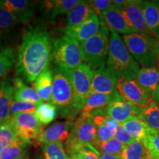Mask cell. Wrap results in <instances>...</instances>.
<instances>
[{
    "label": "cell",
    "mask_w": 159,
    "mask_h": 159,
    "mask_svg": "<svg viewBox=\"0 0 159 159\" xmlns=\"http://www.w3.org/2000/svg\"><path fill=\"white\" fill-rule=\"evenodd\" d=\"M88 2L94 13L99 17L102 16L103 12L113 5L112 1L111 0H92Z\"/></svg>",
    "instance_id": "f35d334b"
},
{
    "label": "cell",
    "mask_w": 159,
    "mask_h": 159,
    "mask_svg": "<svg viewBox=\"0 0 159 159\" xmlns=\"http://www.w3.org/2000/svg\"><path fill=\"white\" fill-rule=\"evenodd\" d=\"M156 50L157 56H158V60L159 61V40H156Z\"/></svg>",
    "instance_id": "ee69618b"
},
{
    "label": "cell",
    "mask_w": 159,
    "mask_h": 159,
    "mask_svg": "<svg viewBox=\"0 0 159 159\" xmlns=\"http://www.w3.org/2000/svg\"><path fill=\"white\" fill-rule=\"evenodd\" d=\"M14 51L11 48H6L0 51V77L11 70L15 64Z\"/></svg>",
    "instance_id": "e575fe53"
},
{
    "label": "cell",
    "mask_w": 159,
    "mask_h": 159,
    "mask_svg": "<svg viewBox=\"0 0 159 159\" xmlns=\"http://www.w3.org/2000/svg\"><path fill=\"white\" fill-rule=\"evenodd\" d=\"M99 19L111 32H114L123 35L135 33V31L131 28L121 9L114 5H112L103 12Z\"/></svg>",
    "instance_id": "4fadbf2b"
},
{
    "label": "cell",
    "mask_w": 159,
    "mask_h": 159,
    "mask_svg": "<svg viewBox=\"0 0 159 159\" xmlns=\"http://www.w3.org/2000/svg\"><path fill=\"white\" fill-rule=\"evenodd\" d=\"M97 142V125L90 116L80 115L74 122L69 138L66 142V150L73 156L87 145L94 146Z\"/></svg>",
    "instance_id": "8992f818"
},
{
    "label": "cell",
    "mask_w": 159,
    "mask_h": 159,
    "mask_svg": "<svg viewBox=\"0 0 159 159\" xmlns=\"http://www.w3.org/2000/svg\"><path fill=\"white\" fill-rule=\"evenodd\" d=\"M0 159H1V158H0Z\"/></svg>",
    "instance_id": "816d5d0a"
},
{
    "label": "cell",
    "mask_w": 159,
    "mask_h": 159,
    "mask_svg": "<svg viewBox=\"0 0 159 159\" xmlns=\"http://www.w3.org/2000/svg\"><path fill=\"white\" fill-rule=\"evenodd\" d=\"M20 22L16 16L0 6V35L13 28Z\"/></svg>",
    "instance_id": "d590c367"
},
{
    "label": "cell",
    "mask_w": 159,
    "mask_h": 159,
    "mask_svg": "<svg viewBox=\"0 0 159 159\" xmlns=\"http://www.w3.org/2000/svg\"><path fill=\"white\" fill-rule=\"evenodd\" d=\"M33 3L27 0H1L0 6L16 16L20 21H28L33 14Z\"/></svg>",
    "instance_id": "603a6c76"
},
{
    "label": "cell",
    "mask_w": 159,
    "mask_h": 159,
    "mask_svg": "<svg viewBox=\"0 0 159 159\" xmlns=\"http://www.w3.org/2000/svg\"><path fill=\"white\" fill-rule=\"evenodd\" d=\"M13 99L16 101H25L39 104L41 100L38 96L34 88L27 86L23 80L17 78L14 82V94Z\"/></svg>",
    "instance_id": "4316f807"
},
{
    "label": "cell",
    "mask_w": 159,
    "mask_h": 159,
    "mask_svg": "<svg viewBox=\"0 0 159 159\" xmlns=\"http://www.w3.org/2000/svg\"><path fill=\"white\" fill-rule=\"evenodd\" d=\"M148 158L149 159H159V156H154V155H151L148 153Z\"/></svg>",
    "instance_id": "f6af8a7d"
},
{
    "label": "cell",
    "mask_w": 159,
    "mask_h": 159,
    "mask_svg": "<svg viewBox=\"0 0 159 159\" xmlns=\"http://www.w3.org/2000/svg\"><path fill=\"white\" fill-rule=\"evenodd\" d=\"M152 98H153L155 102H157L159 105V85L158 88H157L156 92H155V94H153V96H152Z\"/></svg>",
    "instance_id": "7bdbcfd3"
},
{
    "label": "cell",
    "mask_w": 159,
    "mask_h": 159,
    "mask_svg": "<svg viewBox=\"0 0 159 159\" xmlns=\"http://www.w3.org/2000/svg\"><path fill=\"white\" fill-rule=\"evenodd\" d=\"M38 104L25 101H16L13 99L11 106V116L20 113H35Z\"/></svg>",
    "instance_id": "8d00e7d4"
},
{
    "label": "cell",
    "mask_w": 159,
    "mask_h": 159,
    "mask_svg": "<svg viewBox=\"0 0 159 159\" xmlns=\"http://www.w3.org/2000/svg\"><path fill=\"white\" fill-rule=\"evenodd\" d=\"M139 83L148 94L152 97L159 85V71L156 67L141 68L136 77Z\"/></svg>",
    "instance_id": "ffe728a7"
},
{
    "label": "cell",
    "mask_w": 159,
    "mask_h": 159,
    "mask_svg": "<svg viewBox=\"0 0 159 159\" xmlns=\"http://www.w3.org/2000/svg\"><path fill=\"white\" fill-rule=\"evenodd\" d=\"M73 89V110L80 113L86 99L91 93V83L94 71L83 63L73 70H68Z\"/></svg>",
    "instance_id": "52a82bcc"
},
{
    "label": "cell",
    "mask_w": 159,
    "mask_h": 159,
    "mask_svg": "<svg viewBox=\"0 0 159 159\" xmlns=\"http://www.w3.org/2000/svg\"><path fill=\"white\" fill-rule=\"evenodd\" d=\"M97 125V142H103L114 138L119 123L104 114L102 110L98 111L90 116ZM95 143V144H96Z\"/></svg>",
    "instance_id": "e0dca14e"
},
{
    "label": "cell",
    "mask_w": 159,
    "mask_h": 159,
    "mask_svg": "<svg viewBox=\"0 0 159 159\" xmlns=\"http://www.w3.org/2000/svg\"><path fill=\"white\" fill-rule=\"evenodd\" d=\"M142 2L141 0H129L128 2L120 9L135 33L152 37L145 23Z\"/></svg>",
    "instance_id": "8fae6325"
},
{
    "label": "cell",
    "mask_w": 159,
    "mask_h": 159,
    "mask_svg": "<svg viewBox=\"0 0 159 159\" xmlns=\"http://www.w3.org/2000/svg\"><path fill=\"white\" fill-rule=\"evenodd\" d=\"M124 127L130 135L134 140L143 142L149 135L153 132H156L152 130L148 125L142 120L140 117H135L122 123Z\"/></svg>",
    "instance_id": "d4e9b609"
},
{
    "label": "cell",
    "mask_w": 159,
    "mask_h": 159,
    "mask_svg": "<svg viewBox=\"0 0 159 159\" xmlns=\"http://www.w3.org/2000/svg\"><path fill=\"white\" fill-rule=\"evenodd\" d=\"M73 125L74 123L72 121L57 122L52 125L43 130L38 139V143L42 144L66 141L72 129Z\"/></svg>",
    "instance_id": "2e32d148"
},
{
    "label": "cell",
    "mask_w": 159,
    "mask_h": 159,
    "mask_svg": "<svg viewBox=\"0 0 159 159\" xmlns=\"http://www.w3.org/2000/svg\"><path fill=\"white\" fill-rule=\"evenodd\" d=\"M107 67L119 79H136L140 66L135 61L118 33L111 32Z\"/></svg>",
    "instance_id": "7a4b0ae2"
},
{
    "label": "cell",
    "mask_w": 159,
    "mask_h": 159,
    "mask_svg": "<svg viewBox=\"0 0 159 159\" xmlns=\"http://www.w3.org/2000/svg\"><path fill=\"white\" fill-rule=\"evenodd\" d=\"M99 159H120V158H119V156H114V155L99 152Z\"/></svg>",
    "instance_id": "b9f144b4"
},
{
    "label": "cell",
    "mask_w": 159,
    "mask_h": 159,
    "mask_svg": "<svg viewBox=\"0 0 159 159\" xmlns=\"http://www.w3.org/2000/svg\"><path fill=\"white\" fill-rule=\"evenodd\" d=\"M125 146V145L113 138L106 142H97L93 147L99 152H105L119 157L124 150Z\"/></svg>",
    "instance_id": "836d02e7"
},
{
    "label": "cell",
    "mask_w": 159,
    "mask_h": 159,
    "mask_svg": "<svg viewBox=\"0 0 159 159\" xmlns=\"http://www.w3.org/2000/svg\"><path fill=\"white\" fill-rule=\"evenodd\" d=\"M11 119L21 141L27 144H39L38 139L43 130L35 113H20Z\"/></svg>",
    "instance_id": "9c48e42d"
},
{
    "label": "cell",
    "mask_w": 159,
    "mask_h": 159,
    "mask_svg": "<svg viewBox=\"0 0 159 159\" xmlns=\"http://www.w3.org/2000/svg\"><path fill=\"white\" fill-rule=\"evenodd\" d=\"M125 46L135 61L142 68L156 67L158 61L153 38L139 33H131L122 37Z\"/></svg>",
    "instance_id": "277c9868"
},
{
    "label": "cell",
    "mask_w": 159,
    "mask_h": 159,
    "mask_svg": "<svg viewBox=\"0 0 159 159\" xmlns=\"http://www.w3.org/2000/svg\"><path fill=\"white\" fill-rule=\"evenodd\" d=\"M144 159H149L148 158H144Z\"/></svg>",
    "instance_id": "681fc988"
},
{
    "label": "cell",
    "mask_w": 159,
    "mask_h": 159,
    "mask_svg": "<svg viewBox=\"0 0 159 159\" xmlns=\"http://www.w3.org/2000/svg\"><path fill=\"white\" fill-rule=\"evenodd\" d=\"M158 71H159V68H158Z\"/></svg>",
    "instance_id": "f907efd6"
},
{
    "label": "cell",
    "mask_w": 159,
    "mask_h": 159,
    "mask_svg": "<svg viewBox=\"0 0 159 159\" xmlns=\"http://www.w3.org/2000/svg\"><path fill=\"white\" fill-rule=\"evenodd\" d=\"M35 114L41 124L47 125L56 118V106L51 102H41L37 105Z\"/></svg>",
    "instance_id": "1f68e13d"
},
{
    "label": "cell",
    "mask_w": 159,
    "mask_h": 159,
    "mask_svg": "<svg viewBox=\"0 0 159 159\" xmlns=\"http://www.w3.org/2000/svg\"><path fill=\"white\" fill-rule=\"evenodd\" d=\"M37 159H42V158H41V157H39V158H38Z\"/></svg>",
    "instance_id": "c3c4849f"
},
{
    "label": "cell",
    "mask_w": 159,
    "mask_h": 159,
    "mask_svg": "<svg viewBox=\"0 0 159 159\" xmlns=\"http://www.w3.org/2000/svg\"><path fill=\"white\" fill-rule=\"evenodd\" d=\"M142 142L149 154L159 156V133H152Z\"/></svg>",
    "instance_id": "74e56055"
},
{
    "label": "cell",
    "mask_w": 159,
    "mask_h": 159,
    "mask_svg": "<svg viewBox=\"0 0 159 159\" xmlns=\"http://www.w3.org/2000/svg\"><path fill=\"white\" fill-rule=\"evenodd\" d=\"M94 11L88 1H79V2L67 13L66 25L64 29L69 30L81 25L93 14Z\"/></svg>",
    "instance_id": "7402d4cb"
},
{
    "label": "cell",
    "mask_w": 159,
    "mask_h": 159,
    "mask_svg": "<svg viewBox=\"0 0 159 159\" xmlns=\"http://www.w3.org/2000/svg\"><path fill=\"white\" fill-rule=\"evenodd\" d=\"M114 139L124 145H128L133 141H134L128 131L125 130L124 127L122 126V125L119 124V123L114 134Z\"/></svg>",
    "instance_id": "60d3db41"
},
{
    "label": "cell",
    "mask_w": 159,
    "mask_h": 159,
    "mask_svg": "<svg viewBox=\"0 0 159 159\" xmlns=\"http://www.w3.org/2000/svg\"><path fill=\"white\" fill-rule=\"evenodd\" d=\"M69 159H78L77 157H75V156H69Z\"/></svg>",
    "instance_id": "bcb514c9"
},
{
    "label": "cell",
    "mask_w": 159,
    "mask_h": 159,
    "mask_svg": "<svg viewBox=\"0 0 159 159\" xmlns=\"http://www.w3.org/2000/svg\"><path fill=\"white\" fill-rule=\"evenodd\" d=\"M53 72L48 66L34 81V89L41 102H51Z\"/></svg>",
    "instance_id": "cb8c5ba5"
},
{
    "label": "cell",
    "mask_w": 159,
    "mask_h": 159,
    "mask_svg": "<svg viewBox=\"0 0 159 159\" xmlns=\"http://www.w3.org/2000/svg\"><path fill=\"white\" fill-rule=\"evenodd\" d=\"M150 128L159 133V105L154 102L150 106L141 108L139 116Z\"/></svg>",
    "instance_id": "f546056e"
},
{
    "label": "cell",
    "mask_w": 159,
    "mask_h": 159,
    "mask_svg": "<svg viewBox=\"0 0 159 159\" xmlns=\"http://www.w3.org/2000/svg\"><path fill=\"white\" fill-rule=\"evenodd\" d=\"M84 61L92 70L105 66L108 58L109 37L108 29L101 22L100 30L97 35L80 43Z\"/></svg>",
    "instance_id": "5b68a950"
},
{
    "label": "cell",
    "mask_w": 159,
    "mask_h": 159,
    "mask_svg": "<svg viewBox=\"0 0 159 159\" xmlns=\"http://www.w3.org/2000/svg\"><path fill=\"white\" fill-rule=\"evenodd\" d=\"M105 111L107 116L122 124L129 119L139 116L141 108L119 96L108 105Z\"/></svg>",
    "instance_id": "7c38bea8"
},
{
    "label": "cell",
    "mask_w": 159,
    "mask_h": 159,
    "mask_svg": "<svg viewBox=\"0 0 159 159\" xmlns=\"http://www.w3.org/2000/svg\"><path fill=\"white\" fill-rule=\"evenodd\" d=\"M78 0H48L43 2L42 9L52 19L59 15L68 13L77 3Z\"/></svg>",
    "instance_id": "484cf974"
},
{
    "label": "cell",
    "mask_w": 159,
    "mask_h": 159,
    "mask_svg": "<svg viewBox=\"0 0 159 159\" xmlns=\"http://www.w3.org/2000/svg\"><path fill=\"white\" fill-rule=\"evenodd\" d=\"M52 50L53 61L59 68L73 70L84 61L80 43L66 35L55 39Z\"/></svg>",
    "instance_id": "3957f363"
},
{
    "label": "cell",
    "mask_w": 159,
    "mask_h": 159,
    "mask_svg": "<svg viewBox=\"0 0 159 159\" xmlns=\"http://www.w3.org/2000/svg\"><path fill=\"white\" fill-rule=\"evenodd\" d=\"M73 156L78 159H99V152L92 145H87Z\"/></svg>",
    "instance_id": "ab89813d"
},
{
    "label": "cell",
    "mask_w": 159,
    "mask_h": 159,
    "mask_svg": "<svg viewBox=\"0 0 159 159\" xmlns=\"http://www.w3.org/2000/svg\"><path fill=\"white\" fill-rule=\"evenodd\" d=\"M116 91L122 98L140 108H148L155 100L143 89L136 79H119Z\"/></svg>",
    "instance_id": "30bf717a"
},
{
    "label": "cell",
    "mask_w": 159,
    "mask_h": 159,
    "mask_svg": "<svg viewBox=\"0 0 159 159\" xmlns=\"http://www.w3.org/2000/svg\"><path fill=\"white\" fill-rule=\"evenodd\" d=\"M118 80V77L110 69L105 66L100 67L94 72L91 83V92L104 94H118L116 91Z\"/></svg>",
    "instance_id": "5bb4252c"
},
{
    "label": "cell",
    "mask_w": 159,
    "mask_h": 159,
    "mask_svg": "<svg viewBox=\"0 0 159 159\" xmlns=\"http://www.w3.org/2000/svg\"><path fill=\"white\" fill-rule=\"evenodd\" d=\"M142 11L149 33L155 39L159 40V1H143Z\"/></svg>",
    "instance_id": "d6986e66"
},
{
    "label": "cell",
    "mask_w": 159,
    "mask_h": 159,
    "mask_svg": "<svg viewBox=\"0 0 159 159\" xmlns=\"http://www.w3.org/2000/svg\"><path fill=\"white\" fill-rule=\"evenodd\" d=\"M21 159H30V157L27 156H26V157H25V158H21Z\"/></svg>",
    "instance_id": "7dc6e473"
},
{
    "label": "cell",
    "mask_w": 159,
    "mask_h": 159,
    "mask_svg": "<svg viewBox=\"0 0 159 159\" xmlns=\"http://www.w3.org/2000/svg\"><path fill=\"white\" fill-rule=\"evenodd\" d=\"M73 99L72 85L68 70L57 67L53 71L51 102L61 108L65 114H75Z\"/></svg>",
    "instance_id": "ba28073f"
},
{
    "label": "cell",
    "mask_w": 159,
    "mask_h": 159,
    "mask_svg": "<svg viewBox=\"0 0 159 159\" xmlns=\"http://www.w3.org/2000/svg\"><path fill=\"white\" fill-rule=\"evenodd\" d=\"M120 96L116 94H104L100 93L91 92L86 99L83 108L80 111V115L90 116L97 111L103 110L108 107L110 103L115 99Z\"/></svg>",
    "instance_id": "ac0fdd59"
},
{
    "label": "cell",
    "mask_w": 159,
    "mask_h": 159,
    "mask_svg": "<svg viewBox=\"0 0 159 159\" xmlns=\"http://www.w3.org/2000/svg\"><path fill=\"white\" fill-rule=\"evenodd\" d=\"M148 151L142 142L133 141L128 145H125L121 153L120 159H144L148 158Z\"/></svg>",
    "instance_id": "f1b7e54d"
},
{
    "label": "cell",
    "mask_w": 159,
    "mask_h": 159,
    "mask_svg": "<svg viewBox=\"0 0 159 159\" xmlns=\"http://www.w3.org/2000/svg\"><path fill=\"white\" fill-rule=\"evenodd\" d=\"M26 143L19 141L11 144L0 151L1 159H21L28 156Z\"/></svg>",
    "instance_id": "4dcf8cb0"
},
{
    "label": "cell",
    "mask_w": 159,
    "mask_h": 159,
    "mask_svg": "<svg viewBox=\"0 0 159 159\" xmlns=\"http://www.w3.org/2000/svg\"><path fill=\"white\" fill-rule=\"evenodd\" d=\"M14 84L9 80L0 82V123L11 119V106L13 100Z\"/></svg>",
    "instance_id": "44dd1931"
},
{
    "label": "cell",
    "mask_w": 159,
    "mask_h": 159,
    "mask_svg": "<svg viewBox=\"0 0 159 159\" xmlns=\"http://www.w3.org/2000/svg\"><path fill=\"white\" fill-rule=\"evenodd\" d=\"M41 148L45 159H69L62 142L42 144Z\"/></svg>",
    "instance_id": "d6a6232c"
},
{
    "label": "cell",
    "mask_w": 159,
    "mask_h": 159,
    "mask_svg": "<svg viewBox=\"0 0 159 159\" xmlns=\"http://www.w3.org/2000/svg\"><path fill=\"white\" fill-rule=\"evenodd\" d=\"M100 28L101 21L99 17L93 13L81 25L71 29H63V31L65 35L81 43L97 35Z\"/></svg>",
    "instance_id": "9a60e30c"
},
{
    "label": "cell",
    "mask_w": 159,
    "mask_h": 159,
    "mask_svg": "<svg viewBox=\"0 0 159 159\" xmlns=\"http://www.w3.org/2000/svg\"><path fill=\"white\" fill-rule=\"evenodd\" d=\"M19 141L21 139L11 119L0 123V151Z\"/></svg>",
    "instance_id": "83f0119b"
},
{
    "label": "cell",
    "mask_w": 159,
    "mask_h": 159,
    "mask_svg": "<svg viewBox=\"0 0 159 159\" xmlns=\"http://www.w3.org/2000/svg\"><path fill=\"white\" fill-rule=\"evenodd\" d=\"M52 49L44 28L35 27L26 32L18 51L16 75L19 79L28 83L35 81L49 66Z\"/></svg>",
    "instance_id": "6da1fadb"
}]
</instances>
